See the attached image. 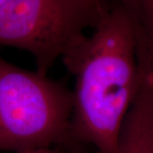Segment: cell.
<instances>
[{
  "label": "cell",
  "instance_id": "obj_1",
  "mask_svg": "<svg viewBox=\"0 0 153 153\" xmlns=\"http://www.w3.org/2000/svg\"><path fill=\"white\" fill-rule=\"evenodd\" d=\"M74 77L71 134L75 143L115 153L121 128L142 82L136 31L123 0L106 4L93 33L61 59Z\"/></svg>",
  "mask_w": 153,
  "mask_h": 153
},
{
  "label": "cell",
  "instance_id": "obj_2",
  "mask_svg": "<svg viewBox=\"0 0 153 153\" xmlns=\"http://www.w3.org/2000/svg\"><path fill=\"white\" fill-rule=\"evenodd\" d=\"M71 117L72 92L66 84L0 56V152L71 145Z\"/></svg>",
  "mask_w": 153,
  "mask_h": 153
},
{
  "label": "cell",
  "instance_id": "obj_3",
  "mask_svg": "<svg viewBox=\"0 0 153 153\" xmlns=\"http://www.w3.org/2000/svg\"><path fill=\"white\" fill-rule=\"evenodd\" d=\"M106 7L93 0H6L0 6V46L25 50L48 74L86 36Z\"/></svg>",
  "mask_w": 153,
  "mask_h": 153
},
{
  "label": "cell",
  "instance_id": "obj_4",
  "mask_svg": "<svg viewBox=\"0 0 153 153\" xmlns=\"http://www.w3.org/2000/svg\"><path fill=\"white\" fill-rule=\"evenodd\" d=\"M115 153H153V68L144 71L140 89L121 128Z\"/></svg>",
  "mask_w": 153,
  "mask_h": 153
},
{
  "label": "cell",
  "instance_id": "obj_5",
  "mask_svg": "<svg viewBox=\"0 0 153 153\" xmlns=\"http://www.w3.org/2000/svg\"><path fill=\"white\" fill-rule=\"evenodd\" d=\"M136 31L143 68H153V0H123Z\"/></svg>",
  "mask_w": 153,
  "mask_h": 153
},
{
  "label": "cell",
  "instance_id": "obj_6",
  "mask_svg": "<svg viewBox=\"0 0 153 153\" xmlns=\"http://www.w3.org/2000/svg\"><path fill=\"white\" fill-rule=\"evenodd\" d=\"M22 153H58L53 148H48V149H40V150H36V151H32L28 152Z\"/></svg>",
  "mask_w": 153,
  "mask_h": 153
},
{
  "label": "cell",
  "instance_id": "obj_7",
  "mask_svg": "<svg viewBox=\"0 0 153 153\" xmlns=\"http://www.w3.org/2000/svg\"><path fill=\"white\" fill-rule=\"evenodd\" d=\"M6 0H0V6L2 5V4H4V2H5Z\"/></svg>",
  "mask_w": 153,
  "mask_h": 153
},
{
  "label": "cell",
  "instance_id": "obj_8",
  "mask_svg": "<svg viewBox=\"0 0 153 153\" xmlns=\"http://www.w3.org/2000/svg\"><path fill=\"white\" fill-rule=\"evenodd\" d=\"M93 1H98V2H100V1H103V0H93Z\"/></svg>",
  "mask_w": 153,
  "mask_h": 153
}]
</instances>
